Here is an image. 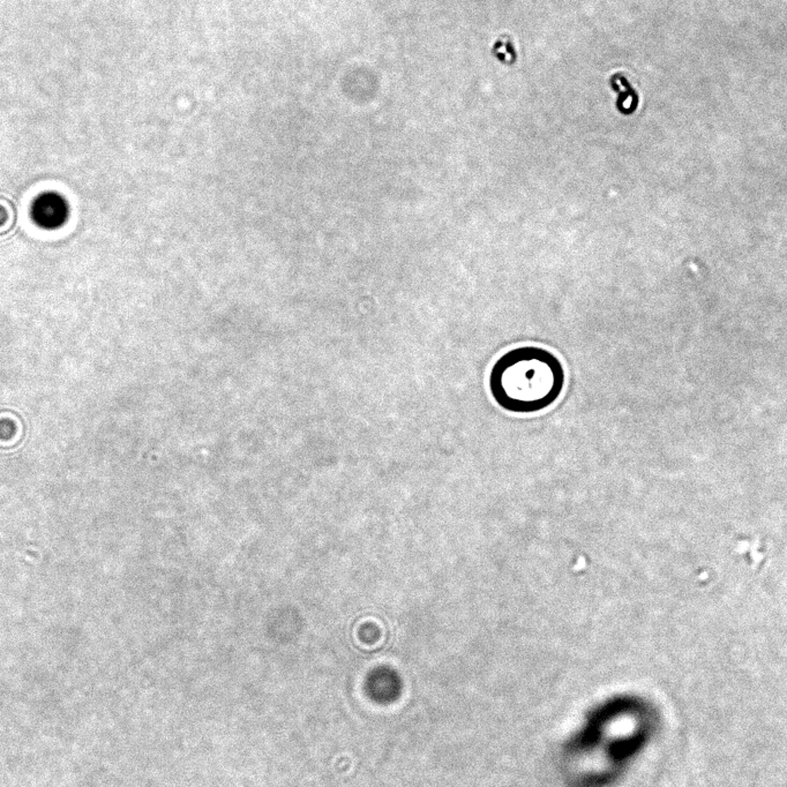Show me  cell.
<instances>
[{
	"label": "cell",
	"mask_w": 787,
	"mask_h": 787,
	"mask_svg": "<svg viewBox=\"0 0 787 787\" xmlns=\"http://www.w3.org/2000/svg\"><path fill=\"white\" fill-rule=\"evenodd\" d=\"M588 713L584 727L563 746V757L591 755L594 761L601 760L594 787L615 786L658 739L662 711L644 695L621 693Z\"/></svg>",
	"instance_id": "6da1fadb"
},
{
	"label": "cell",
	"mask_w": 787,
	"mask_h": 787,
	"mask_svg": "<svg viewBox=\"0 0 787 787\" xmlns=\"http://www.w3.org/2000/svg\"><path fill=\"white\" fill-rule=\"evenodd\" d=\"M489 386L495 403L506 411L535 414L559 399L565 386V371L550 351L518 347L495 361Z\"/></svg>",
	"instance_id": "7a4b0ae2"
},
{
	"label": "cell",
	"mask_w": 787,
	"mask_h": 787,
	"mask_svg": "<svg viewBox=\"0 0 787 787\" xmlns=\"http://www.w3.org/2000/svg\"><path fill=\"white\" fill-rule=\"evenodd\" d=\"M70 215L68 201L56 192H46L37 196L32 208V222L44 230H57L68 221Z\"/></svg>",
	"instance_id": "3957f363"
},
{
	"label": "cell",
	"mask_w": 787,
	"mask_h": 787,
	"mask_svg": "<svg viewBox=\"0 0 787 787\" xmlns=\"http://www.w3.org/2000/svg\"><path fill=\"white\" fill-rule=\"evenodd\" d=\"M399 684L397 675L389 670H376L367 679V691L371 698L378 702H390L399 694Z\"/></svg>",
	"instance_id": "277c9868"
},
{
	"label": "cell",
	"mask_w": 787,
	"mask_h": 787,
	"mask_svg": "<svg viewBox=\"0 0 787 787\" xmlns=\"http://www.w3.org/2000/svg\"><path fill=\"white\" fill-rule=\"evenodd\" d=\"M610 84L614 89L617 90L619 94V98H618V109L620 113H624L626 111V102L629 101L630 108L635 111L637 106H639V95L635 93V90L630 86L629 82L627 81L626 77L622 75H614L610 79Z\"/></svg>",
	"instance_id": "5b68a950"
}]
</instances>
